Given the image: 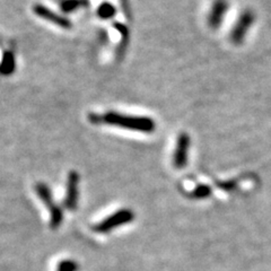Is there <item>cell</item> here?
Instances as JSON below:
<instances>
[{
	"mask_svg": "<svg viewBox=\"0 0 271 271\" xmlns=\"http://www.w3.org/2000/svg\"><path fill=\"white\" fill-rule=\"evenodd\" d=\"M35 191H36V193L39 194L40 199L43 201V204L45 206H48L49 211H50L53 206L56 205L55 202H53V199H52V193H51L50 188H49V186L45 184V183L39 182L35 185Z\"/></svg>",
	"mask_w": 271,
	"mask_h": 271,
	"instance_id": "9",
	"label": "cell"
},
{
	"mask_svg": "<svg viewBox=\"0 0 271 271\" xmlns=\"http://www.w3.org/2000/svg\"><path fill=\"white\" fill-rule=\"evenodd\" d=\"M16 68V61H15V56L13 52L6 51L3 52L1 62H0V74L2 75H11Z\"/></svg>",
	"mask_w": 271,
	"mask_h": 271,
	"instance_id": "8",
	"label": "cell"
},
{
	"mask_svg": "<svg viewBox=\"0 0 271 271\" xmlns=\"http://www.w3.org/2000/svg\"><path fill=\"white\" fill-rule=\"evenodd\" d=\"M228 11V2L226 0H215L212 3L211 9L208 15V24L211 29H218L221 23L224 21V17L226 16Z\"/></svg>",
	"mask_w": 271,
	"mask_h": 271,
	"instance_id": "7",
	"label": "cell"
},
{
	"mask_svg": "<svg viewBox=\"0 0 271 271\" xmlns=\"http://www.w3.org/2000/svg\"><path fill=\"white\" fill-rule=\"evenodd\" d=\"M116 14H117L116 7L110 2H103L102 5L98 6L97 8V15L98 17L102 18V20H109V18H112Z\"/></svg>",
	"mask_w": 271,
	"mask_h": 271,
	"instance_id": "12",
	"label": "cell"
},
{
	"mask_svg": "<svg viewBox=\"0 0 271 271\" xmlns=\"http://www.w3.org/2000/svg\"><path fill=\"white\" fill-rule=\"evenodd\" d=\"M255 15L252 10H245L240 15L238 22L234 24L231 32V41L234 44H241L245 39L251 26L254 24Z\"/></svg>",
	"mask_w": 271,
	"mask_h": 271,
	"instance_id": "3",
	"label": "cell"
},
{
	"mask_svg": "<svg viewBox=\"0 0 271 271\" xmlns=\"http://www.w3.org/2000/svg\"><path fill=\"white\" fill-rule=\"evenodd\" d=\"M135 219V213L130 209H120L112 215L109 216L108 218L102 220L93 226V231L96 233H108L114 228L121 226V225L128 224Z\"/></svg>",
	"mask_w": 271,
	"mask_h": 271,
	"instance_id": "2",
	"label": "cell"
},
{
	"mask_svg": "<svg viewBox=\"0 0 271 271\" xmlns=\"http://www.w3.org/2000/svg\"><path fill=\"white\" fill-rule=\"evenodd\" d=\"M33 13L37 15L39 17H41L42 20H45L52 23V24L58 25L61 29H66V30L71 29V22L69 20H67V18L63 16H60L59 14H57L51 9H49L48 7L40 5V3L39 5L33 6Z\"/></svg>",
	"mask_w": 271,
	"mask_h": 271,
	"instance_id": "6",
	"label": "cell"
},
{
	"mask_svg": "<svg viewBox=\"0 0 271 271\" xmlns=\"http://www.w3.org/2000/svg\"><path fill=\"white\" fill-rule=\"evenodd\" d=\"M77 270H78L77 263L71 260L61 261L58 267V271H77Z\"/></svg>",
	"mask_w": 271,
	"mask_h": 271,
	"instance_id": "14",
	"label": "cell"
},
{
	"mask_svg": "<svg viewBox=\"0 0 271 271\" xmlns=\"http://www.w3.org/2000/svg\"><path fill=\"white\" fill-rule=\"evenodd\" d=\"M78 183H79V174L76 171H70L68 175L67 182V194L64 199V208L68 211H74L77 208L78 204Z\"/></svg>",
	"mask_w": 271,
	"mask_h": 271,
	"instance_id": "5",
	"label": "cell"
},
{
	"mask_svg": "<svg viewBox=\"0 0 271 271\" xmlns=\"http://www.w3.org/2000/svg\"><path fill=\"white\" fill-rule=\"evenodd\" d=\"M211 189L209 188V186L199 185L193 190L192 197L196 198V199H204V198H207L208 196H211Z\"/></svg>",
	"mask_w": 271,
	"mask_h": 271,
	"instance_id": "13",
	"label": "cell"
},
{
	"mask_svg": "<svg viewBox=\"0 0 271 271\" xmlns=\"http://www.w3.org/2000/svg\"><path fill=\"white\" fill-rule=\"evenodd\" d=\"M63 220V211L58 205H55L50 209V226L52 230H57Z\"/></svg>",
	"mask_w": 271,
	"mask_h": 271,
	"instance_id": "11",
	"label": "cell"
},
{
	"mask_svg": "<svg viewBox=\"0 0 271 271\" xmlns=\"http://www.w3.org/2000/svg\"><path fill=\"white\" fill-rule=\"evenodd\" d=\"M89 119L91 123L100 124L105 123L116 127L128 129L132 131H139L145 133H151L155 131L156 123L150 117H136L129 116V114H122L119 112H106L104 114L91 113L89 116Z\"/></svg>",
	"mask_w": 271,
	"mask_h": 271,
	"instance_id": "1",
	"label": "cell"
},
{
	"mask_svg": "<svg viewBox=\"0 0 271 271\" xmlns=\"http://www.w3.org/2000/svg\"><path fill=\"white\" fill-rule=\"evenodd\" d=\"M87 5H89V0H63L60 2V8L63 13H71Z\"/></svg>",
	"mask_w": 271,
	"mask_h": 271,
	"instance_id": "10",
	"label": "cell"
},
{
	"mask_svg": "<svg viewBox=\"0 0 271 271\" xmlns=\"http://www.w3.org/2000/svg\"><path fill=\"white\" fill-rule=\"evenodd\" d=\"M191 139L188 133L182 132L179 135L173 155V164L177 169H183L188 164V152L190 150Z\"/></svg>",
	"mask_w": 271,
	"mask_h": 271,
	"instance_id": "4",
	"label": "cell"
}]
</instances>
